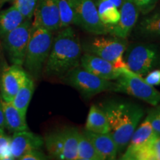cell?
<instances>
[{
    "instance_id": "17",
    "label": "cell",
    "mask_w": 160,
    "mask_h": 160,
    "mask_svg": "<svg viewBox=\"0 0 160 160\" xmlns=\"http://www.w3.org/2000/svg\"><path fill=\"white\" fill-rule=\"evenodd\" d=\"M121 159L160 160V136L139 148H126Z\"/></svg>"
},
{
    "instance_id": "5",
    "label": "cell",
    "mask_w": 160,
    "mask_h": 160,
    "mask_svg": "<svg viewBox=\"0 0 160 160\" xmlns=\"http://www.w3.org/2000/svg\"><path fill=\"white\" fill-rule=\"evenodd\" d=\"M119 77L115 82L113 91L123 93L156 106L160 102V92L148 84L142 78L128 68H120Z\"/></svg>"
},
{
    "instance_id": "4",
    "label": "cell",
    "mask_w": 160,
    "mask_h": 160,
    "mask_svg": "<svg viewBox=\"0 0 160 160\" xmlns=\"http://www.w3.org/2000/svg\"><path fill=\"white\" fill-rule=\"evenodd\" d=\"M128 45L127 39L112 35L111 37L97 35L82 43V48L85 53L98 56L120 69L127 68L123 60V54Z\"/></svg>"
},
{
    "instance_id": "25",
    "label": "cell",
    "mask_w": 160,
    "mask_h": 160,
    "mask_svg": "<svg viewBox=\"0 0 160 160\" xmlns=\"http://www.w3.org/2000/svg\"><path fill=\"white\" fill-rule=\"evenodd\" d=\"M77 160H103L91 142L83 133H78Z\"/></svg>"
},
{
    "instance_id": "14",
    "label": "cell",
    "mask_w": 160,
    "mask_h": 160,
    "mask_svg": "<svg viewBox=\"0 0 160 160\" xmlns=\"http://www.w3.org/2000/svg\"><path fill=\"white\" fill-rule=\"evenodd\" d=\"M44 139L29 130L13 133L11 137L10 149L13 159H20L28 152L41 149L44 145Z\"/></svg>"
},
{
    "instance_id": "8",
    "label": "cell",
    "mask_w": 160,
    "mask_h": 160,
    "mask_svg": "<svg viewBox=\"0 0 160 160\" xmlns=\"http://www.w3.org/2000/svg\"><path fill=\"white\" fill-rule=\"evenodd\" d=\"M79 131L67 127L48 133L44 145L51 157L60 160H77Z\"/></svg>"
},
{
    "instance_id": "10",
    "label": "cell",
    "mask_w": 160,
    "mask_h": 160,
    "mask_svg": "<svg viewBox=\"0 0 160 160\" xmlns=\"http://www.w3.org/2000/svg\"><path fill=\"white\" fill-rule=\"evenodd\" d=\"M32 27L31 20H25L2 38L3 47L13 65L23 66Z\"/></svg>"
},
{
    "instance_id": "7",
    "label": "cell",
    "mask_w": 160,
    "mask_h": 160,
    "mask_svg": "<svg viewBox=\"0 0 160 160\" xmlns=\"http://www.w3.org/2000/svg\"><path fill=\"white\" fill-rule=\"evenodd\" d=\"M63 79L77 90L85 99H91L104 91H113L115 87V82L97 77L80 65L68 72Z\"/></svg>"
},
{
    "instance_id": "27",
    "label": "cell",
    "mask_w": 160,
    "mask_h": 160,
    "mask_svg": "<svg viewBox=\"0 0 160 160\" xmlns=\"http://www.w3.org/2000/svg\"><path fill=\"white\" fill-rule=\"evenodd\" d=\"M38 0H14V5L25 20H31L34 14Z\"/></svg>"
},
{
    "instance_id": "1",
    "label": "cell",
    "mask_w": 160,
    "mask_h": 160,
    "mask_svg": "<svg viewBox=\"0 0 160 160\" xmlns=\"http://www.w3.org/2000/svg\"><path fill=\"white\" fill-rule=\"evenodd\" d=\"M82 48L79 38L71 27H66L53 40L43 72L48 77L63 78L80 65Z\"/></svg>"
},
{
    "instance_id": "22",
    "label": "cell",
    "mask_w": 160,
    "mask_h": 160,
    "mask_svg": "<svg viewBox=\"0 0 160 160\" xmlns=\"http://www.w3.org/2000/svg\"><path fill=\"white\" fill-rule=\"evenodd\" d=\"M34 89L35 85L33 78L28 75L20 87L19 91L16 93L15 97L12 101V104L25 117H26V113H27L30 102L33 97Z\"/></svg>"
},
{
    "instance_id": "23",
    "label": "cell",
    "mask_w": 160,
    "mask_h": 160,
    "mask_svg": "<svg viewBox=\"0 0 160 160\" xmlns=\"http://www.w3.org/2000/svg\"><path fill=\"white\" fill-rule=\"evenodd\" d=\"M157 136L151 124L148 119L145 118L142 123L135 129L127 148L142 147L148 143Z\"/></svg>"
},
{
    "instance_id": "28",
    "label": "cell",
    "mask_w": 160,
    "mask_h": 160,
    "mask_svg": "<svg viewBox=\"0 0 160 160\" xmlns=\"http://www.w3.org/2000/svg\"><path fill=\"white\" fill-rule=\"evenodd\" d=\"M11 137L5 134L3 128H0V160L13 159L10 149Z\"/></svg>"
},
{
    "instance_id": "12",
    "label": "cell",
    "mask_w": 160,
    "mask_h": 160,
    "mask_svg": "<svg viewBox=\"0 0 160 160\" xmlns=\"http://www.w3.org/2000/svg\"><path fill=\"white\" fill-rule=\"evenodd\" d=\"M28 76V74L22 68V66L13 64L11 66H6L2 72L0 79L2 99L8 102H12Z\"/></svg>"
},
{
    "instance_id": "36",
    "label": "cell",
    "mask_w": 160,
    "mask_h": 160,
    "mask_svg": "<svg viewBox=\"0 0 160 160\" xmlns=\"http://www.w3.org/2000/svg\"><path fill=\"white\" fill-rule=\"evenodd\" d=\"M157 67L159 68H160V55H159V61H158Z\"/></svg>"
},
{
    "instance_id": "3",
    "label": "cell",
    "mask_w": 160,
    "mask_h": 160,
    "mask_svg": "<svg viewBox=\"0 0 160 160\" xmlns=\"http://www.w3.org/2000/svg\"><path fill=\"white\" fill-rule=\"evenodd\" d=\"M52 31L32 24L23 65L28 74L38 79L43 72L53 43Z\"/></svg>"
},
{
    "instance_id": "30",
    "label": "cell",
    "mask_w": 160,
    "mask_h": 160,
    "mask_svg": "<svg viewBox=\"0 0 160 160\" xmlns=\"http://www.w3.org/2000/svg\"><path fill=\"white\" fill-rule=\"evenodd\" d=\"M139 13L146 15L155 9L159 0H133Z\"/></svg>"
},
{
    "instance_id": "16",
    "label": "cell",
    "mask_w": 160,
    "mask_h": 160,
    "mask_svg": "<svg viewBox=\"0 0 160 160\" xmlns=\"http://www.w3.org/2000/svg\"><path fill=\"white\" fill-rule=\"evenodd\" d=\"M83 133L94 146L103 160H113L117 159L118 148L114 139L109 133H99L85 130Z\"/></svg>"
},
{
    "instance_id": "35",
    "label": "cell",
    "mask_w": 160,
    "mask_h": 160,
    "mask_svg": "<svg viewBox=\"0 0 160 160\" xmlns=\"http://www.w3.org/2000/svg\"><path fill=\"white\" fill-rule=\"evenodd\" d=\"M14 2V0H0V5H2L5 2Z\"/></svg>"
},
{
    "instance_id": "18",
    "label": "cell",
    "mask_w": 160,
    "mask_h": 160,
    "mask_svg": "<svg viewBox=\"0 0 160 160\" xmlns=\"http://www.w3.org/2000/svg\"><path fill=\"white\" fill-rule=\"evenodd\" d=\"M135 33L145 39H160V8L144 15L136 25Z\"/></svg>"
},
{
    "instance_id": "34",
    "label": "cell",
    "mask_w": 160,
    "mask_h": 160,
    "mask_svg": "<svg viewBox=\"0 0 160 160\" xmlns=\"http://www.w3.org/2000/svg\"><path fill=\"white\" fill-rule=\"evenodd\" d=\"M110 1H111L117 8H119L121 7L122 3V0H110Z\"/></svg>"
},
{
    "instance_id": "11",
    "label": "cell",
    "mask_w": 160,
    "mask_h": 160,
    "mask_svg": "<svg viewBox=\"0 0 160 160\" xmlns=\"http://www.w3.org/2000/svg\"><path fill=\"white\" fill-rule=\"evenodd\" d=\"M120 8V18L115 25H106L108 33L115 37L127 39L132 30L137 25L139 11L133 0H122Z\"/></svg>"
},
{
    "instance_id": "21",
    "label": "cell",
    "mask_w": 160,
    "mask_h": 160,
    "mask_svg": "<svg viewBox=\"0 0 160 160\" xmlns=\"http://www.w3.org/2000/svg\"><path fill=\"white\" fill-rule=\"evenodd\" d=\"M25 19L14 5L0 12V38L17 28Z\"/></svg>"
},
{
    "instance_id": "33",
    "label": "cell",
    "mask_w": 160,
    "mask_h": 160,
    "mask_svg": "<svg viewBox=\"0 0 160 160\" xmlns=\"http://www.w3.org/2000/svg\"><path fill=\"white\" fill-rule=\"evenodd\" d=\"M0 128H5V117H4V113L2 109V98L0 97Z\"/></svg>"
},
{
    "instance_id": "9",
    "label": "cell",
    "mask_w": 160,
    "mask_h": 160,
    "mask_svg": "<svg viewBox=\"0 0 160 160\" xmlns=\"http://www.w3.org/2000/svg\"><path fill=\"white\" fill-rule=\"evenodd\" d=\"M73 11V24L94 35H105L107 27L102 22L93 0H70Z\"/></svg>"
},
{
    "instance_id": "6",
    "label": "cell",
    "mask_w": 160,
    "mask_h": 160,
    "mask_svg": "<svg viewBox=\"0 0 160 160\" xmlns=\"http://www.w3.org/2000/svg\"><path fill=\"white\" fill-rule=\"evenodd\" d=\"M159 55V48L155 44L133 43L128 45L123 60L128 68L143 77L157 67Z\"/></svg>"
},
{
    "instance_id": "24",
    "label": "cell",
    "mask_w": 160,
    "mask_h": 160,
    "mask_svg": "<svg viewBox=\"0 0 160 160\" xmlns=\"http://www.w3.org/2000/svg\"><path fill=\"white\" fill-rule=\"evenodd\" d=\"M97 8L99 19L104 25H115L119 22V11L110 0H99Z\"/></svg>"
},
{
    "instance_id": "13",
    "label": "cell",
    "mask_w": 160,
    "mask_h": 160,
    "mask_svg": "<svg viewBox=\"0 0 160 160\" xmlns=\"http://www.w3.org/2000/svg\"><path fill=\"white\" fill-rule=\"evenodd\" d=\"M32 24L51 31L60 29V14L58 0H38Z\"/></svg>"
},
{
    "instance_id": "31",
    "label": "cell",
    "mask_w": 160,
    "mask_h": 160,
    "mask_svg": "<svg viewBox=\"0 0 160 160\" xmlns=\"http://www.w3.org/2000/svg\"><path fill=\"white\" fill-rule=\"evenodd\" d=\"M48 159V157L45 155L40 149L33 150L28 152L25 155L22 157L20 160H45Z\"/></svg>"
},
{
    "instance_id": "2",
    "label": "cell",
    "mask_w": 160,
    "mask_h": 160,
    "mask_svg": "<svg viewBox=\"0 0 160 160\" xmlns=\"http://www.w3.org/2000/svg\"><path fill=\"white\" fill-rule=\"evenodd\" d=\"M109 125V133L114 139L118 152L125 151L130 139L142 119L144 110L137 104L121 101H108L100 105Z\"/></svg>"
},
{
    "instance_id": "29",
    "label": "cell",
    "mask_w": 160,
    "mask_h": 160,
    "mask_svg": "<svg viewBox=\"0 0 160 160\" xmlns=\"http://www.w3.org/2000/svg\"><path fill=\"white\" fill-rule=\"evenodd\" d=\"M146 118L151 124L155 133L160 136V105L158 104L157 105L153 106V108L148 111Z\"/></svg>"
},
{
    "instance_id": "26",
    "label": "cell",
    "mask_w": 160,
    "mask_h": 160,
    "mask_svg": "<svg viewBox=\"0 0 160 160\" xmlns=\"http://www.w3.org/2000/svg\"><path fill=\"white\" fill-rule=\"evenodd\" d=\"M60 14V29L65 28L73 24V11L70 0H58Z\"/></svg>"
},
{
    "instance_id": "20",
    "label": "cell",
    "mask_w": 160,
    "mask_h": 160,
    "mask_svg": "<svg viewBox=\"0 0 160 160\" xmlns=\"http://www.w3.org/2000/svg\"><path fill=\"white\" fill-rule=\"evenodd\" d=\"M85 130L93 133H109L108 121L100 106L93 105L91 107L86 120Z\"/></svg>"
},
{
    "instance_id": "32",
    "label": "cell",
    "mask_w": 160,
    "mask_h": 160,
    "mask_svg": "<svg viewBox=\"0 0 160 160\" xmlns=\"http://www.w3.org/2000/svg\"><path fill=\"white\" fill-rule=\"evenodd\" d=\"M144 78L145 81L150 85L158 86L160 85V69L151 71Z\"/></svg>"
},
{
    "instance_id": "15",
    "label": "cell",
    "mask_w": 160,
    "mask_h": 160,
    "mask_svg": "<svg viewBox=\"0 0 160 160\" xmlns=\"http://www.w3.org/2000/svg\"><path fill=\"white\" fill-rule=\"evenodd\" d=\"M80 66L97 77L111 81L117 79L121 73L120 69L117 68L110 62L88 53L82 55Z\"/></svg>"
},
{
    "instance_id": "19",
    "label": "cell",
    "mask_w": 160,
    "mask_h": 160,
    "mask_svg": "<svg viewBox=\"0 0 160 160\" xmlns=\"http://www.w3.org/2000/svg\"><path fill=\"white\" fill-rule=\"evenodd\" d=\"M2 105L5 117V128L10 132L15 133L29 130L26 122V117L22 114L21 112L12 102H8L2 99Z\"/></svg>"
}]
</instances>
